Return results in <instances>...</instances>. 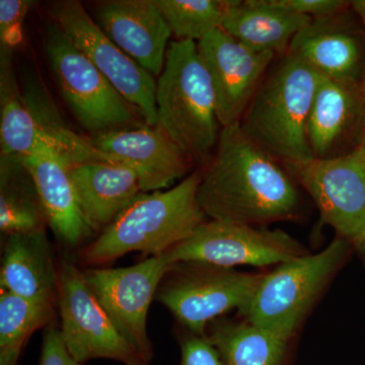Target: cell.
<instances>
[{"label": "cell", "mask_w": 365, "mask_h": 365, "mask_svg": "<svg viewBox=\"0 0 365 365\" xmlns=\"http://www.w3.org/2000/svg\"><path fill=\"white\" fill-rule=\"evenodd\" d=\"M297 186L284 165L235 123L223 127L212 160L201 169L198 201L210 220L257 227L297 218Z\"/></svg>", "instance_id": "1"}, {"label": "cell", "mask_w": 365, "mask_h": 365, "mask_svg": "<svg viewBox=\"0 0 365 365\" xmlns=\"http://www.w3.org/2000/svg\"><path fill=\"white\" fill-rule=\"evenodd\" d=\"M201 169L167 191L141 194L81 252L88 265H103L132 252L165 255L206 222L198 201Z\"/></svg>", "instance_id": "2"}, {"label": "cell", "mask_w": 365, "mask_h": 365, "mask_svg": "<svg viewBox=\"0 0 365 365\" xmlns=\"http://www.w3.org/2000/svg\"><path fill=\"white\" fill-rule=\"evenodd\" d=\"M319 76L289 53L277 57L240 121L245 134L282 165L314 158L307 124Z\"/></svg>", "instance_id": "3"}, {"label": "cell", "mask_w": 365, "mask_h": 365, "mask_svg": "<svg viewBox=\"0 0 365 365\" xmlns=\"http://www.w3.org/2000/svg\"><path fill=\"white\" fill-rule=\"evenodd\" d=\"M158 126L203 169L212 160L222 125L215 91L196 42L173 41L155 90Z\"/></svg>", "instance_id": "4"}, {"label": "cell", "mask_w": 365, "mask_h": 365, "mask_svg": "<svg viewBox=\"0 0 365 365\" xmlns=\"http://www.w3.org/2000/svg\"><path fill=\"white\" fill-rule=\"evenodd\" d=\"M351 247L338 237L319 253L297 257L280 264L272 272L263 274L242 316L289 341Z\"/></svg>", "instance_id": "5"}, {"label": "cell", "mask_w": 365, "mask_h": 365, "mask_svg": "<svg viewBox=\"0 0 365 365\" xmlns=\"http://www.w3.org/2000/svg\"><path fill=\"white\" fill-rule=\"evenodd\" d=\"M44 46L50 68L67 107L90 136L145 124L53 21L46 26Z\"/></svg>", "instance_id": "6"}, {"label": "cell", "mask_w": 365, "mask_h": 365, "mask_svg": "<svg viewBox=\"0 0 365 365\" xmlns=\"http://www.w3.org/2000/svg\"><path fill=\"white\" fill-rule=\"evenodd\" d=\"M263 274L202 264H176L163 278L155 300L190 332L206 336L209 324L251 302Z\"/></svg>", "instance_id": "7"}, {"label": "cell", "mask_w": 365, "mask_h": 365, "mask_svg": "<svg viewBox=\"0 0 365 365\" xmlns=\"http://www.w3.org/2000/svg\"><path fill=\"white\" fill-rule=\"evenodd\" d=\"M307 254L304 245L284 230L209 220L165 256L174 265L202 264L232 269L278 266Z\"/></svg>", "instance_id": "8"}, {"label": "cell", "mask_w": 365, "mask_h": 365, "mask_svg": "<svg viewBox=\"0 0 365 365\" xmlns=\"http://www.w3.org/2000/svg\"><path fill=\"white\" fill-rule=\"evenodd\" d=\"M60 334L78 364L111 359L123 365H150L122 337L105 309L69 261L58 266Z\"/></svg>", "instance_id": "9"}, {"label": "cell", "mask_w": 365, "mask_h": 365, "mask_svg": "<svg viewBox=\"0 0 365 365\" xmlns=\"http://www.w3.org/2000/svg\"><path fill=\"white\" fill-rule=\"evenodd\" d=\"M174 264L165 255L124 268H88L83 279L122 337L148 364L153 357L148 314L158 287Z\"/></svg>", "instance_id": "10"}, {"label": "cell", "mask_w": 365, "mask_h": 365, "mask_svg": "<svg viewBox=\"0 0 365 365\" xmlns=\"http://www.w3.org/2000/svg\"><path fill=\"white\" fill-rule=\"evenodd\" d=\"M52 21L135 110L148 126H157V81L112 42L76 0L50 4Z\"/></svg>", "instance_id": "11"}, {"label": "cell", "mask_w": 365, "mask_h": 365, "mask_svg": "<svg viewBox=\"0 0 365 365\" xmlns=\"http://www.w3.org/2000/svg\"><path fill=\"white\" fill-rule=\"evenodd\" d=\"M313 198L324 222L356 247L365 237V165L356 153L284 165Z\"/></svg>", "instance_id": "12"}, {"label": "cell", "mask_w": 365, "mask_h": 365, "mask_svg": "<svg viewBox=\"0 0 365 365\" xmlns=\"http://www.w3.org/2000/svg\"><path fill=\"white\" fill-rule=\"evenodd\" d=\"M215 91L222 127L240 123L242 115L277 56L242 44L222 29L196 43Z\"/></svg>", "instance_id": "13"}, {"label": "cell", "mask_w": 365, "mask_h": 365, "mask_svg": "<svg viewBox=\"0 0 365 365\" xmlns=\"http://www.w3.org/2000/svg\"><path fill=\"white\" fill-rule=\"evenodd\" d=\"M90 138L101 153L136 173L143 193L169 188L193 173L195 165L158 125L141 124Z\"/></svg>", "instance_id": "14"}, {"label": "cell", "mask_w": 365, "mask_h": 365, "mask_svg": "<svg viewBox=\"0 0 365 365\" xmlns=\"http://www.w3.org/2000/svg\"><path fill=\"white\" fill-rule=\"evenodd\" d=\"M96 23L139 66L155 78L160 76L173 34L155 0L101 2Z\"/></svg>", "instance_id": "15"}, {"label": "cell", "mask_w": 365, "mask_h": 365, "mask_svg": "<svg viewBox=\"0 0 365 365\" xmlns=\"http://www.w3.org/2000/svg\"><path fill=\"white\" fill-rule=\"evenodd\" d=\"M347 13L346 9L313 19L295 36L287 53L321 76L360 85L365 68V43Z\"/></svg>", "instance_id": "16"}, {"label": "cell", "mask_w": 365, "mask_h": 365, "mask_svg": "<svg viewBox=\"0 0 365 365\" xmlns=\"http://www.w3.org/2000/svg\"><path fill=\"white\" fill-rule=\"evenodd\" d=\"M365 126V105L359 83L319 76L307 134L314 158L345 155L342 148L356 126Z\"/></svg>", "instance_id": "17"}, {"label": "cell", "mask_w": 365, "mask_h": 365, "mask_svg": "<svg viewBox=\"0 0 365 365\" xmlns=\"http://www.w3.org/2000/svg\"><path fill=\"white\" fill-rule=\"evenodd\" d=\"M0 285L33 304L54 307L58 297V267L46 230L7 235Z\"/></svg>", "instance_id": "18"}, {"label": "cell", "mask_w": 365, "mask_h": 365, "mask_svg": "<svg viewBox=\"0 0 365 365\" xmlns=\"http://www.w3.org/2000/svg\"><path fill=\"white\" fill-rule=\"evenodd\" d=\"M79 207L93 230L106 227L143 194L136 173L122 163L88 162L69 168Z\"/></svg>", "instance_id": "19"}, {"label": "cell", "mask_w": 365, "mask_h": 365, "mask_svg": "<svg viewBox=\"0 0 365 365\" xmlns=\"http://www.w3.org/2000/svg\"><path fill=\"white\" fill-rule=\"evenodd\" d=\"M37 186L48 227L66 246L76 247L96 232L79 207L69 167L54 153L21 157Z\"/></svg>", "instance_id": "20"}, {"label": "cell", "mask_w": 365, "mask_h": 365, "mask_svg": "<svg viewBox=\"0 0 365 365\" xmlns=\"http://www.w3.org/2000/svg\"><path fill=\"white\" fill-rule=\"evenodd\" d=\"M312 20L273 6L268 0H237L222 30L251 49L279 57L287 54L295 36Z\"/></svg>", "instance_id": "21"}, {"label": "cell", "mask_w": 365, "mask_h": 365, "mask_svg": "<svg viewBox=\"0 0 365 365\" xmlns=\"http://www.w3.org/2000/svg\"><path fill=\"white\" fill-rule=\"evenodd\" d=\"M21 88L26 108L41 135L69 168L97 160L120 163L98 150L90 136L81 135L69 126L39 74L26 71Z\"/></svg>", "instance_id": "22"}, {"label": "cell", "mask_w": 365, "mask_h": 365, "mask_svg": "<svg viewBox=\"0 0 365 365\" xmlns=\"http://www.w3.org/2000/svg\"><path fill=\"white\" fill-rule=\"evenodd\" d=\"M11 50L0 49V141L1 153L16 157L54 153L41 135L14 71Z\"/></svg>", "instance_id": "23"}, {"label": "cell", "mask_w": 365, "mask_h": 365, "mask_svg": "<svg viewBox=\"0 0 365 365\" xmlns=\"http://www.w3.org/2000/svg\"><path fill=\"white\" fill-rule=\"evenodd\" d=\"M39 192L23 158L0 155V230L6 235L45 230Z\"/></svg>", "instance_id": "24"}, {"label": "cell", "mask_w": 365, "mask_h": 365, "mask_svg": "<svg viewBox=\"0 0 365 365\" xmlns=\"http://www.w3.org/2000/svg\"><path fill=\"white\" fill-rule=\"evenodd\" d=\"M206 337L225 365H279L289 342L246 319L215 324Z\"/></svg>", "instance_id": "25"}, {"label": "cell", "mask_w": 365, "mask_h": 365, "mask_svg": "<svg viewBox=\"0 0 365 365\" xmlns=\"http://www.w3.org/2000/svg\"><path fill=\"white\" fill-rule=\"evenodd\" d=\"M178 40L198 42L222 29L237 0H155Z\"/></svg>", "instance_id": "26"}, {"label": "cell", "mask_w": 365, "mask_h": 365, "mask_svg": "<svg viewBox=\"0 0 365 365\" xmlns=\"http://www.w3.org/2000/svg\"><path fill=\"white\" fill-rule=\"evenodd\" d=\"M35 2L31 0H0V49L11 50L23 38V24Z\"/></svg>", "instance_id": "27"}, {"label": "cell", "mask_w": 365, "mask_h": 365, "mask_svg": "<svg viewBox=\"0 0 365 365\" xmlns=\"http://www.w3.org/2000/svg\"><path fill=\"white\" fill-rule=\"evenodd\" d=\"M273 6L312 19L322 18L344 11L350 2L343 0H268Z\"/></svg>", "instance_id": "28"}, {"label": "cell", "mask_w": 365, "mask_h": 365, "mask_svg": "<svg viewBox=\"0 0 365 365\" xmlns=\"http://www.w3.org/2000/svg\"><path fill=\"white\" fill-rule=\"evenodd\" d=\"M180 365H225L220 354L206 336L195 334L181 341V364Z\"/></svg>", "instance_id": "29"}, {"label": "cell", "mask_w": 365, "mask_h": 365, "mask_svg": "<svg viewBox=\"0 0 365 365\" xmlns=\"http://www.w3.org/2000/svg\"><path fill=\"white\" fill-rule=\"evenodd\" d=\"M40 365H83L67 351L60 330L55 324H49L45 328Z\"/></svg>", "instance_id": "30"}, {"label": "cell", "mask_w": 365, "mask_h": 365, "mask_svg": "<svg viewBox=\"0 0 365 365\" xmlns=\"http://www.w3.org/2000/svg\"><path fill=\"white\" fill-rule=\"evenodd\" d=\"M353 13L356 14L357 18L361 21L365 28V0H355L350 2Z\"/></svg>", "instance_id": "31"}, {"label": "cell", "mask_w": 365, "mask_h": 365, "mask_svg": "<svg viewBox=\"0 0 365 365\" xmlns=\"http://www.w3.org/2000/svg\"><path fill=\"white\" fill-rule=\"evenodd\" d=\"M353 150L359 155L360 160H361L365 165V126L364 130H362L361 135L359 137V141H357L356 146H355Z\"/></svg>", "instance_id": "32"}, {"label": "cell", "mask_w": 365, "mask_h": 365, "mask_svg": "<svg viewBox=\"0 0 365 365\" xmlns=\"http://www.w3.org/2000/svg\"><path fill=\"white\" fill-rule=\"evenodd\" d=\"M355 249H357V251H359L360 257H361L362 260H364L365 263V237L364 240H362L361 242H359V245H357L356 247H355Z\"/></svg>", "instance_id": "33"}, {"label": "cell", "mask_w": 365, "mask_h": 365, "mask_svg": "<svg viewBox=\"0 0 365 365\" xmlns=\"http://www.w3.org/2000/svg\"><path fill=\"white\" fill-rule=\"evenodd\" d=\"M360 88H361L362 97H364L365 105V68L364 72V76H362L361 83H360Z\"/></svg>", "instance_id": "34"}]
</instances>
